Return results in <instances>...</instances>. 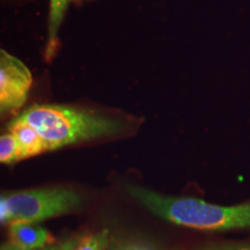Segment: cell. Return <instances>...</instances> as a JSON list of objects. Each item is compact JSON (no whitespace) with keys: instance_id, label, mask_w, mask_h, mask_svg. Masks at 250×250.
I'll list each match as a JSON object with an SVG mask.
<instances>
[{"instance_id":"6da1fadb","label":"cell","mask_w":250,"mask_h":250,"mask_svg":"<svg viewBox=\"0 0 250 250\" xmlns=\"http://www.w3.org/2000/svg\"><path fill=\"white\" fill-rule=\"evenodd\" d=\"M20 117L39 131L48 151L115 136L125 130V124L118 118L61 104H34Z\"/></svg>"},{"instance_id":"7a4b0ae2","label":"cell","mask_w":250,"mask_h":250,"mask_svg":"<svg viewBox=\"0 0 250 250\" xmlns=\"http://www.w3.org/2000/svg\"><path fill=\"white\" fill-rule=\"evenodd\" d=\"M127 193L152 213L181 226L205 230H228L250 227V203L220 206L201 199L168 197L131 186Z\"/></svg>"},{"instance_id":"3957f363","label":"cell","mask_w":250,"mask_h":250,"mask_svg":"<svg viewBox=\"0 0 250 250\" xmlns=\"http://www.w3.org/2000/svg\"><path fill=\"white\" fill-rule=\"evenodd\" d=\"M1 223L36 224L77 210L81 197L67 188H44L1 196Z\"/></svg>"},{"instance_id":"277c9868","label":"cell","mask_w":250,"mask_h":250,"mask_svg":"<svg viewBox=\"0 0 250 250\" xmlns=\"http://www.w3.org/2000/svg\"><path fill=\"white\" fill-rule=\"evenodd\" d=\"M31 83L28 67L8 52L0 51V110L8 115L20 109L26 102Z\"/></svg>"},{"instance_id":"5b68a950","label":"cell","mask_w":250,"mask_h":250,"mask_svg":"<svg viewBox=\"0 0 250 250\" xmlns=\"http://www.w3.org/2000/svg\"><path fill=\"white\" fill-rule=\"evenodd\" d=\"M54 242V236L45 228L35 224L9 225L8 240L1 250H37L48 247Z\"/></svg>"},{"instance_id":"8992f818","label":"cell","mask_w":250,"mask_h":250,"mask_svg":"<svg viewBox=\"0 0 250 250\" xmlns=\"http://www.w3.org/2000/svg\"><path fill=\"white\" fill-rule=\"evenodd\" d=\"M8 132L13 134L18 140L21 159L31 158L48 151L44 139L39 131L20 116L9 123Z\"/></svg>"},{"instance_id":"52a82bcc","label":"cell","mask_w":250,"mask_h":250,"mask_svg":"<svg viewBox=\"0 0 250 250\" xmlns=\"http://www.w3.org/2000/svg\"><path fill=\"white\" fill-rule=\"evenodd\" d=\"M71 0H50V20H49V41L46 55L51 57L57 46V34Z\"/></svg>"},{"instance_id":"ba28073f","label":"cell","mask_w":250,"mask_h":250,"mask_svg":"<svg viewBox=\"0 0 250 250\" xmlns=\"http://www.w3.org/2000/svg\"><path fill=\"white\" fill-rule=\"evenodd\" d=\"M108 246V230L86 234L73 240L71 250H105Z\"/></svg>"},{"instance_id":"9c48e42d","label":"cell","mask_w":250,"mask_h":250,"mask_svg":"<svg viewBox=\"0 0 250 250\" xmlns=\"http://www.w3.org/2000/svg\"><path fill=\"white\" fill-rule=\"evenodd\" d=\"M19 160L22 159L17 138L11 132L2 134L0 138V161L2 164L12 165Z\"/></svg>"},{"instance_id":"30bf717a","label":"cell","mask_w":250,"mask_h":250,"mask_svg":"<svg viewBox=\"0 0 250 250\" xmlns=\"http://www.w3.org/2000/svg\"><path fill=\"white\" fill-rule=\"evenodd\" d=\"M72 243H73V240L67 241L66 243H62V245L48 246V247H45V248H42L41 250H71Z\"/></svg>"}]
</instances>
